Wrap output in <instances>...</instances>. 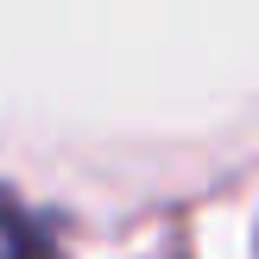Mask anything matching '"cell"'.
<instances>
[{
    "label": "cell",
    "instance_id": "obj_1",
    "mask_svg": "<svg viewBox=\"0 0 259 259\" xmlns=\"http://www.w3.org/2000/svg\"><path fill=\"white\" fill-rule=\"evenodd\" d=\"M0 259H32V247H25V234H19V222H13L7 209H0Z\"/></svg>",
    "mask_w": 259,
    "mask_h": 259
}]
</instances>
